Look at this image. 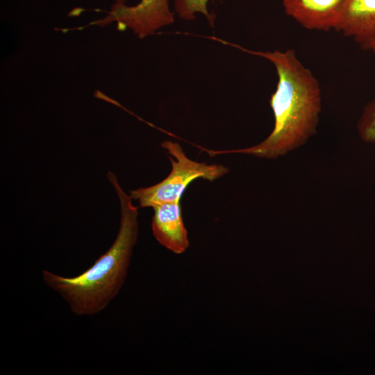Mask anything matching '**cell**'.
<instances>
[{
	"instance_id": "cell-1",
	"label": "cell",
	"mask_w": 375,
	"mask_h": 375,
	"mask_svg": "<svg viewBox=\"0 0 375 375\" xmlns=\"http://www.w3.org/2000/svg\"><path fill=\"white\" fill-rule=\"evenodd\" d=\"M236 47L268 60L275 67L278 82L269 100L274 126L267 138L253 147L212 153H240L275 159L303 145L315 134L322 110V91L315 75L293 49L256 51Z\"/></svg>"
},
{
	"instance_id": "cell-2",
	"label": "cell",
	"mask_w": 375,
	"mask_h": 375,
	"mask_svg": "<svg viewBox=\"0 0 375 375\" xmlns=\"http://www.w3.org/2000/svg\"><path fill=\"white\" fill-rule=\"evenodd\" d=\"M107 177L120 203V223L110 247L87 270L74 277H63L43 270L44 283L67 302L77 315H91L103 310L122 288L138 235V210L122 188L117 176Z\"/></svg>"
},
{
	"instance_id": "cell-3",
	"label": "cell",
	"mask_w": 375,
	"mask_h": 375,
	"mask_svg": "<svg viewBox=\"0 0 375 375\" xmlns=\"http://www.w3.org/2000/svg\"><path fill=\"white\" fill-rule=\"evenodd\" d=\"M161 147L171 155L172 170L158 183L129 192L131 199L138 200L140 207L152 208L163 203L181 201L184 191L194 180L213 181L228 172L222 165H207L190 159L178 143L166 140L161 143Z\"/></svg>"
},
{
	"instance_id": "cell-4",
	"label": "cell",
	"mask_w": 375,
	"mask_h": 375,
	"mask_svg": "<svg viewBox=\"0 0 375 375\" xmlns=\"http://www.w3.org/2000/svg\"><path fill=\"white\" fill-rule=\"evenodd\" d=\"M115 1L108 15L93 24L104 26L116 22L118 30L130 28L140 38H144L174 21L169 0Z\"/></svg>"
},
{
	"instance_id": "cell-5",
	"label": "cell",
	"mask_w": 375,
	"mask_h": 375,
	"mask_svg": "<svg viewBox=\"0 0 375 375\" xmlns=\"http://www.w3.org/2000/svg\"><path fill=\"white\" fill-rule=\"evenodd\" d=\"M347 0H282L287 15L308 30L335 29Z\"/></svg>"
},
{
	"instance_id": "cell-6",
	"label": "cell",
	"mask_w": 375,
	"mask_h": 375,
	"mask_svg": "<svg viewBox=\"0 0 375 375\" xmlns=\"http://www.w3.org/2000/svg\"><path fill=\"white\" fill-rule=\"evenodd\" d=\"M152 208L151 229L156 240L174 253H183L188 249L190 241L181 201L163 203Z\"/></svg>"
},
{
	"instance_id": "cell-7",
	"label": "cell",
	"mask_w": 375,
	"mask_h": 375,
	"mask_svg": "<svg viewBox=\"0 0 375 375\" xmlns=\"http://www.w3.org/2000/svg\"><path fill=\"white\" fill-rule=\"evenodd\" d=\"M335 30L370 50L375 42V0H347Z\"/></svg>"
},
{
	"instance_id": "cell-8",
	"label": "cell",
	"mask_w": 375,
	"mask_h": 375,
	"mask_svg": "<svg viewBox=\"0 0 375 375\" xmlns=\"http://www.w3.org/2000/svg\"><path fill=\"white\" fill-rule=\"evenodd\" d=\"M360 139L366 143H375V99L367 103L358 121Z\"/></svg>"
},
{
	"instance_id": "cell-9",
	"label": "cell",
	"mask_w": 375,
	"mask_h": 375,
	"mask_svg": "<svg viewBox=\"0 0 375 375\" xmlns=\"http://www.w3.org/2000/svg\"><path fill=\"white\" fill-rule=\"evenodd\" d=\"M208 0H176L175 10L178 16L184 19L190 20L194 18V12H200L211 21L210 15L206 8Z\"/></svg>"
},
{
	"instance_id": "cell-10",
	"label": "cell",
	"mask_w": 375,
	"mask_h": 375,
	"mask_svg": "<svg viewBox=\"0 0 375 375\" xmlns=\"http://www.w3.org/2000/svg\"><path fill=\"white\" fill-rule=\"evenodd\" d=\"M370 50L372 51V53H373V54L374 55V57H375V42L372 45Z\"/></svg>"
}]
</instances>
